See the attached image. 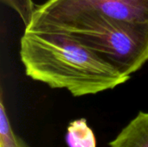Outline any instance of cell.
Listing matches in <instances>:
<instances>
[{"instance_id": "obj_6", "label": "cell", "mask_w": 148, "mask_h": 147, "mask_svg": "<svg viewBox=\"0 0 148 147\" xmlns=\"http://www.w3.org/2000/svg\"><path fill=\"white\" fill-rule=\"evenodd\" d=\"M0 147H29L22 138L13 132L2 94L0 99Z\"/></svg>"}, {"instance_id": "obj_7", "label": "cell", "mask_w": 148, "mask_h": 147, "mask_svg": "<svg viewBox=\"0 0 148 147\" xmlns=\"http://www.w3.org/2000/svg\"><path fill=\"white\" fill-rule=\"evenodd\" d=\"M2 2L19 15L25 28L31 23L36 10L32 0H2Z\"/></svg>"}, {"instance_id": "obj_5", "label": "cell", "mask_w": 148, "mask_h": 147, "mask_svg": "<svg viewBox=\"0 0 148 147\" xmlns=\"http://www.w3.org/2000/svg\"><path fill=\"white\" fill-rule=\"evenodd\" d=\"M69 147H96V138L85 119H78L69 123L66 137Z\"/></svg>"}, {"instance_id": "obj_1", "label": "cell", "mask_w": 148, "mask_h": 147, "mask_svg": "<svg viewBox=\"0 0 148 147\" xmlns=\"http://www.w3.org/2000/svg\"><path fill=\"white\" fill-rule=\"evenodd\" d=\"M20 56L29 78L75 97L113 89L129 80L67 32L25 29Z\"/></svg>"}, {"instance_id": "obj_3", "label": "cell", "mask_w": 148, "mask_h": 147, "mask_svg": "<svg viewBox=\"0 0 148 147\" xmlns=\"http://www.w3.org/2000/svg\"><path fill=\"white\" fill-rule=\"evenodd\" d=\"M69 34L127 77L148 62V23L121 22Z\"/></svg>"}, {"instance_id": "obj_4", "label": "cell", "mask_w": 148, "mask_h": 147, "mask_svg": "<svg viewBox=\"0 0 148 147\" xmlns=\"http://www.w3.org/2000/svg\"><path fill=\"white\" fill-rule=\"evenodd\" d=\"M108 145L110 147H148V112H139Z\"/></svg>"}, {"instance_id": "obj_2", "label": "cell", "mask_w": 148, "mask_h": 147, "mask_svg": "<svg viewBox=\"0 0 148 147\" xmlns=\"http://www.w3.org/2000/svg\"><path fill=\"white\" fill-rule=\"evenodd\" d=\"M121 22L148 23V0H47L25 29L74 33Z\"/></svg>"}]
</instances>
